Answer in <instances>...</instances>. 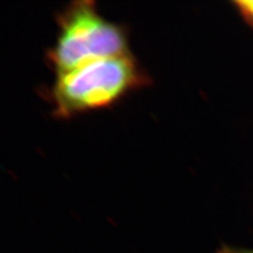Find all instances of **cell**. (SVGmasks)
<instances>
[{"instance_id":"1","label":"cell","mask_w":253,"mask_h":253,"mask_svg":"<svg viewBox=\"0 0 253 253\" xmlns=\"http://www.w3.org/2000/svg\"><path fill=\"white\" fill-rule=\"evenodd\" d=\"M148 84V74L129 53L56 74L49 99L55 117L71 118L112 107Z\"/></svg>"},{"instance_id":"2","label":"cell","mask_w":253,"mask_h":253,"mask_svg":"<svg viewBox=\"0 0 253 253\" xmlns=\"http://www.w3.org/2000/svg\"><path fill=\"white\" fill-rule=\"evenodd\" d=\"M56 19L58 33L46 52V60L56 74L131 53L126 28L105 18L91 0L70 3Z\"/></svg>"},{"instance_id":"3","label":"cell","mask_w":253,"mask_h":253,"mask_svg":"<svg viewBox=\"0 0 253 253\" xmlns=\"http://www.w3.org/2000/svg\"><path fill=\"white\" fill-rule=\"evenodd\" d=\"M235 4L245 17L253 23V1H237Z\"/></svg>"},{"instance_id":"4","label":"cell","mask_w":253,"mask_h":253,"mask_svg":"<svg viewBox=\"0 0 253 253\" xmlns=\"http://www.w3.org/2000/svg\"><path fill=\"white\" fill-rule=\"evenodd\" d=\"M220 253H253V251L248 250H234V249H226L225 251H221Z\"/></svg>"}]
</instances>
